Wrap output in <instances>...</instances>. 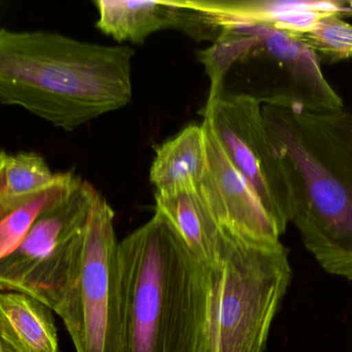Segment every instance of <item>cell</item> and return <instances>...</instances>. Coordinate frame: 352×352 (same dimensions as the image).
<instances>
[{
	"instance_id": "cell-1",
	"label": "cell",
	"mask_w": 352,
	"mask_h": 352,
	"mask_svg": "<svg viewBox=\"0 0 352 352\" xmlns=\"http://www.w3.org/2000/svg\"><path fill=\"white\" fill-rule=\"evenodd\" d=\"M209 271L161 213L119 244L118 352H208Z\"/></svg>"
},
{
	"instance_id": "cell-2",
	"label": "cell",
	"mask_w": 352,
	"mask_h": 352,
	"mask_svg": "<svg viewBox=\"0 0 352 352\" xmlns=\"http://www.w3.org/2000/svg\"><path fill=\"white\" fill-rule=\"evenodd\" d=\"M134 55L130 45L0 28V103L72 132L129 105Z\"/></svg>"
},
{
	"instance_id": "cell-3",
	"label": "cell",
	"mask_w": 352,
	"mask_h": 352,
	"mask_svg": "<svg viewBox=\"0 0 352 352\" xmlns=\"http://www.w3.org/2000/svg\"><path fill=\"white\" fill-rule=\"evenodd\" d=\"M285 169L293 223L326 272L352 281V113L263 103Z\"/></svg>"
},
{
	"instance_id": "cell-4",
	"label": "cell",
	"mask_w": 352,
	"mask_h": 352,
	"mask_svg": "<svg viewBox=\"0 0 352 352\" xmlns=\"http://www.w3.org/2000/svg\"><path fill=\"white\" fill-rule=\"evenodd\" d=\"M208 271V352H264L291 282L289 250L225 231Z\"/></svg>"
},
{
	"instance_id": "cell-5",
	"label": "cell",
	"mask_w": 352,
	"mask_h": 352,
	"mask_svg": "<svg viewBox=\"0 0 352 352\" xmlns=\"http://www.w3.org/2000/svg\"><path fill=\"white\" fill-rule=\"evenodd\" d=\"M210 80L212 96L223 90L233 65L258 66L256 99L263 103L312 113L339 111L344 103L331 86L314 51L287 31L270 26L223 30L211 47L199 53Z\"/></svg>"
},
{
	"instance_id": "cell-6",
	"label": "cell",
	"mask_w": 352,
	"mask_h": 352,
	"mask_svg": "<svg viewBox=\"0 0 352 352\" xmlns=\"http://www.w3.org/2000/svg\"><path fill=\"white\" fill-rule=\"evenodd\" d=\"M119 244L115 212L100 194L76 244L54 310L61 318L76 352H118Z\"/></svg>"
},
{
	"instance_id": "cell-7",
	"label": "cell",
	"mask_w": 352,
	"mask_h": 352,
	"mask_svg": "<svg viewBox=\"0 0 352 352\" xmlns=\"http://www.w3.org/2000/svg\"><path fill=\"white\" fill-rule=\"evenodd\" d=\"M99 196L89 182L74 175L41 211L21 245L0 262V291L30 296L54 311Z\"/></svg>"
},
{
	"instance_id": "cell-8",
	"label": "cell",
	"mask_w": 352,
	"mask_h": 352,
	"mask_svg": "<svg viewBox=\"0 0 352 352\" xmlns=\"http://www.w3.org/2000/svg\"><path fill=\"white\" fill-rule=\"evenodd\" d=\"M261 99L248 93L208 97L202 123L212 132L230 163L254 188L283 235L291 217L285 169L269 134Z\"/></svg>"
},
{
	"instance_id": "cell-9",
	"label": "cell",
	"mask_w": 352,
	"mask_h": 352,
	"mask_svg": "<svg viewBox=\"0 0 352 352\" xmlns=\"http://www.w3.org/2000/svg\"><path fill=\"white\" fill-rule=\"evenodd\" d=\"M206 134L207 167L197 189L221 229L244 241L273 243L281 234L250 184L230 163L212 132Z\"/></svg>"
},
{
	"instance_id": "cell-10",
	"label": "cell",
	"mask_w": 352,
	"mask_h": 352,
	"mask_svg": "<svg viewBox=\"0 0 352 352\" xmlns=\"http://www.w3.org/2000/svg\"><path fill=\"white\" fill-rule=\"evenodd\" d=\"M97 28L118 41L144 43L150 35L164 29H177L197 41L219 37L217 29L192 1H95Z\"/></svg>"
},
{
	"instance_id": "cell-11",
	"label": "cell",
	"mask_w": 352,
	"mask_h": 352,
	"mask_svg": "<svg viewBox=\"0 0 352 352\" xmlns=\"http://www.w3.org/2000/svg\"><path fill=\"white\" fill-rule=\"evenodd\" d=\"M192 4L219 33L240 27L270 26L296 34L327 17L352 16L349 2L337 0L192 1Z\"/></svg>"
},
{
	"instance_id": "cell-12",
	"label": "cell",
	"mask_w": 352,
	"mask_h": 352,
	"mask_svg": "<svg viewBox=\"0 0 352 352\" xmlns=\"http://www.w3.org/2000/svg\"><path fill=\"white\" fill-rule=\"evenodd\" d=\"M155 211L170 222L190 252L209 270L214 264L225 231L197 187L155 192Z\"/></svg>"
},
{
	"instance_id": "cell-13",
	"label": "cell",
	"mask_w": 352,
	"mask_h": 352,
	"mask_svg": "<svg viewBox=\"0 0 352 352\" xmlns=\"http://www.w3.org/2000/svg\"><path fill=\"white\" fill-rule=\"evenodd\" d=\"M1 352H59L53 310L24 293H0Z\"/></svg>"
},
{
	"instance_id": "cell-14",
	"label": "cell",
	"mask_w": 352,
	"mask_h": 352,
	"mask_svg": "<svg viewBox=\"0 0 352 352\" xmlns=\"http://www.w3.org/2000/svg\"><path fill=\"white\" fill-rule=\"evenodd\" d=\"M207 167L206 134L202 124H190L156 148L150 171L155 192L197 187Z\"/></svg>"
},
{
	"instance_id": "cell-15",
	"label": "cell",
	"mask_w": 352,
	"mask_h": 352,
	"mask_svg": "<svg viewBox=\"0 0 352 352\" xmlns=\"http://www.w3.org/2000/svg\"><path fill=\"white\" fill-rule=\"evenodd\" d=\"M55 176L37 153L0 151V219L34 198Z\"/></svg>"
},
{
	"instance_id": "cell-16",
	"label": "cell",
	"mask_w": 352,
	"mask_h": 352,
	"mask_svg": "<svg viewBox=\"0 0 352 352\" xmlns=\"http://www.w3.org/2000/svg\"><path fill=\"white\" fill-rule=\"evenodd\" d=\"M74 176L72 173L56 174L45 189L0 219V262L21 245L41 211L66 189Z\"/></svg>"
},
{
	"instance_id": "cell-17",
	"label": "cell",
	"mask_w": 352,
	"mask_h": 352,
	"mask_svg": "<svg viewBox=\"0 0 352 352\" xmlns=\"http://www.w3.org/2000/svg\"><path fill=\"white\" fill-rule=\"evenodd\" d=\"M294 35L311 49L320 61L335 63L352 59V25L343 17H327Z\"/></svg>"
},
{
	"instance_id": "cell-18",
	"label": "cell",
	"mask_w": 352,
	"mask_h": 352,
	"mask_svg": "<svg viewBox=\"0 0 352 352\" xmlns=\"http://www.w3.org/2000/svg\"><path fill=\"white\" fill-rule=\"evenodd\" d=\"M0 352H1V349H0Z\"/></svg>"
}]
</instances>
